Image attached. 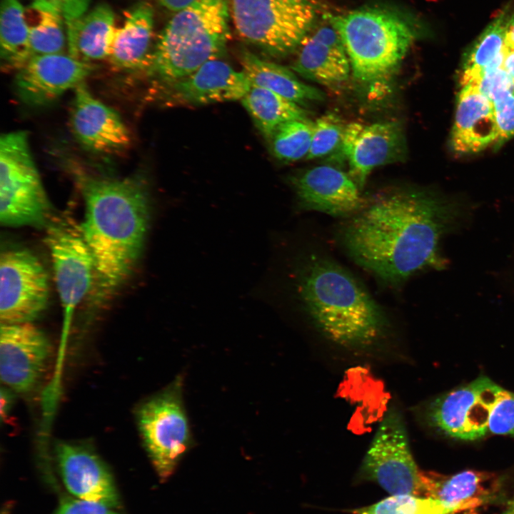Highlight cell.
Returning a JSON list of instances; mask_svg holds the SVG:
<instances>
[{
  "mask_svg": "<svg viewBox=\"0 0 514 514\" xmlns=\"http://www.w3.org/2000/svg\"><path fill=\"white\" fill-rule=\"evenodd\" d=\"M467 206L418 188L391 190L348 218L341 242L359 266L398 286L425 268H444L440 242L470 216Z\"/></svg>",
  "mask_w": 514,
  "mask_h": 514,
  "instance_id": "cell-1",
  "label": "cell"
},
{
  "mask_svg": "<svg viewBox=\"0 0 514 514\" xmlns=\"http://www.w3.org/2000/svg\"><path fill=\"white\" fill-rule=\"evenodd\" d=\"M74 175L85 203L80 226L94 258L96 295L103 298L119 288L141 258L150 223L148 190L141 177Z\"/></svg>",
  "mask_w": 514,
  "mask_h": 514,
  "instance_id": "cell-2",
  "label": "cell"
},
{
  "mask_svg": "<svg viewBox=\"0 0 514 514\" xmlns=\"http://www.w3.org/2000/svg\"><path fill=\"white\" fill-rule=\"evenodd\" d=\"M298 268V300L326 337L341 346L363 347L383 336L388 326L383 311L348 270L318 255Z\"/></svg>",
  "mask_w": 514,
  "mask_h": 514,
  "instance_id": "cell-3",
  "label": "cell"
},
{
  "mask_svg": "<svg viewBox=\"0 0 514 514\" xmlns=\"http://www.w3.org/2000/svg\"><path fill=\"white\" fill-rule=\"evenodd\" d=\"M226 0H195L175 12L162 30L146 67L167 86L218 59L229 38Z\"/></svg>",
  "mask_w": 514,
  "mask_h": 514,
  "instance_id": "cell-4",
  "label": "cell"
},
{
  "mask_svg": "<svg viewBox=\"0 0 514 514\" xmlns=\"http://www.w3.org/2000/svg\"><path fill=\"white\" fill-rule=\"evenodd\" d=\"M329 18L341 37L354 77L363 83L389 78L415 38L406 21L378 9H359Z\"/></svg>",
  "mask_w": 514,
  "mask_h": 514,
  "instance_id": "cell-5",
  "label": "cell"
},
{
  "mask_svg": "<svg viewBox=\"0 0 514 514\" xmlns=\"http://www.w3.org/2000/svg\"><path fill=\"white\" fill-rule=\"evenodd\" d=\"M51 204L24 131L0 138V222L8 227L46 228Z\"/></svg>",
  "mask_w": 514,
  "mask_h": 514,
  "instance_id": "cell-6",
  "label": "cell"
},
{
  "mask_svg": "<svg viewBox=\"0 0 514 514\" xmlns=\"http://www.w3.org/2000/svg\"><path fill=\"white\" fill-rule=\"evenodd\" d=\"M239 36L273 56L296 51L316 16L312 0H231Z\"/></svg>",
  "mask_w": 514,
  "mask_h": 514,
  "instance_id": "cell-7",
  "label": "cell"
},
{
  "mask_svg": "<svg viewBox=\"0 0 514 514\" xmlns=\"http://www.w3.org/2000/svg\"><path fill=\"white\" fill-rule=\"evenodd\" d=\"M183 376L145 400L136 412L141 438L161 478L170 476L193 445V435L183 401Z\"/></svg>",
  "mask_w": 514,
  "mask_h": 514,
  "instance_id": "cell-8",
  "label": "cell"
},
{
  "mask_svg": "<svg viewBox=\"0 0 514 514\" xmlns=\"http://www.w3.org/2000/svg\"><path fill=\"white\" fill-rule=\"evenodd\" d=\"M420 471L413 458L401 413L385 415L358 473L359 480L377 483L390 495H423Z\"/></svg>",
  "mask_w": 514,
  "mask_h": 514,
  "instance_id": "cell-9",
  "label": "cell"
},
{
  "mask_svg": "<svg viewBox=\"0 0 514 514\" xmlns=\"http://www.w3.org/2000/svg\"><path fill=\"white\" fill-rule=\"evenodd\" d=\"M45 228V241L63 308L65 333L75 309L94 284V262L80 223L72 217L52 218Z\"/></svg>",
  "mask_w": 514,
  "mask_h": 514,
  "instance_id": "cell-10",
  "label": "cell"
},
{
  "mask_svg": "<svg viewBox=\"0 0 514 514\" xmlns=\"http://www.w3.org/2000/svg\"><path fill=\"white\" fill-rule=\"evenodd\" d=\"M49 293L48 275L33 253L23 248L1 251V323H33L46 308Z\"/></svg>",
  "mask_w": 514,
  "mask_h": 514,
  "instance_id": "cell-11",
  "label": "cell"
},
{
  "mask_svg": "<svg viewBox=\"0 0 514 514\" xmlns=\"http://www.w3.org/2000/svg\"><path fill=\"white\" fill-rule=\"evenodd\" d=\"M501 387L486 377L454 389L428 406L429 422L451 437L473 440L488 432L490 407Z\"/></svg>",
  "mask_w": 514,
  "mask_h": 514,
  "instance_id": "cell-12",
  "label": "cell"
},
{
  "mask_svg": "<svg viewBox=\"0 0 514 514\" xmlns=\"http://www.w3.org/2000/svg\"><path fill=\"white\" fill-rule=\"evenodd\" d=\"M51 354L48 338L33 323H1L0 376L14 392L27 394L37 387Z\"/></svg>",
  "mask_w": 514,
  "mask_h": 514,
  "instance_id": "cell-13",
  "label": "cell"
},
{
  "mask_svg": "<svg viewBox=\"0 0 514 514\" xmlns=\"http://www.w3.org/2000/svg\"><path fill=\"white\" fill-rule=\"evenodd\" d=\"M341 147L348 162L349 175L360 188L375 168L403 160L406 153L404 131L395 121L350 123Z\"/></svg>",
  "mask_w": 514,
  "mask_h": 514,
  "instance_id": "cell-14",
  "label": "cell"
},
{
  "mask_svg": "<svg viewBox=\"0 0 514 514\" xmlns=\"http://www.w3.org/2000/svg\"><path fill=\"white\" fill-rule=\"evenodd\" d=\"M290 183L302 210L348 218L363 208L367 201L349 174L331 166L308 169L292 176Z\"/></svg>",
  "mask_w": 514,
  "mask_h": 514,
  "instance_id": "cell-15",
  "label": "cell"
},
{
  "mask_svg": "<svg viewBox=\"0 0 514 514\" xmlns=\"http://www.w3.org/2000/svg\"><path fill=\"white\" fill-rule=\"evenodd\" d=\"M94 69L93 64L64 53L34 56L17 71V92L29 104L44 105L76 89Z\"/></svg>",
  "mask_w": 514,
  "mask_h": 514,
  "instance_id": "cell-16",
  "label": "cell"
},
{
  "mask_svg": "<svg viewBox=\"0 0 514 514\" xmlns=\"http://www.w3.org/2000/svg\"><path fill=\"white\" fill-rule=\"evenodd\" d=\"M74 89L70 125L78 142L86 149L99 153H114L126 148L131 135L119 114L95 98L84 82Z\"/></svg>",
  "mask_w": 514,
  "mask_h": 514,
  "instance_id": "cell-17",
  "label": "cell"
},
{
  "mask_svg": "<svg viewBox=\"0 0 514 514\" xmlns=\"http://www.w3.org/2000/svg\"><path fill=\"white\" fill-rule=\"evenodd\" d=\"M55 457L63 483L74 496L111 508L119 505L112 475L91 448L61 441L55 446Z\"/></svg>",
  "mask_w": 514,
  "mask_h": 514,
  "instance_id": "cell-18",
  "label": "cell"
},
{
  "mask_svg": "<svg viewBox=\"0 0 514 514\" xmlns=\"http://www.w3.org/2000/svg\"><path fill=\"white\" fill-rule=\"evenodd\" d=\"M327 18L326 23L308 31L291 68L306 79L331 87L346 81L351 67L341 37Z\"/></svg>",
  "mask_w": 514,
  "mask_h": 514,
  "instance_id": "cell-19",
  "label": "cell"
},
{
  "mask_svg": "<svg viewBox=\"0 0 514 514\" xmlns=\"http://www.w3.org/2000/svg\"><path fill=\"white\" fill-rule=\"evenodd\" d=\"M241 71L218 59L211 60L192 74L164 87L176 103L201 106L241 100L251 87Z\"/></svg>",
  "mask_w": 514,
  "mask_h": 514,
  "instance_id": "cell-20",
  "label": "cell"
},
{
  "mask_svg": "<svg viewBox=\"0 0 514 514\" xmlns=\"http://www.w3.org/2000/svg\"><path fill=\"white\" fill-rule=\"evenodd\" d=\"M496 141L492 102L475 87L462 86L451 132L452 149L458 154L475 153L495 145Z\"/></svg>",
  "mask_w": 514,
  "mask_h": 514,
  "instance_id": "cell-21",
  "label": "cell"
},
{
  "mask_svg": "<svg viewBox=\"0 0 514 514\" xmlns=\"http://www.w3.org/2000/svg\"><path fill=\"white\" fill-rule=\"evenodd\" d=\"M153 11L141 2L126 11L115 27L108 59L115 69L131 71L146 69L153 49Z\"/></svg>",
  "mask_w": 514,
  "mask_h": 514,
  "instance_id": "cell-22",
  "label": "cell"
},
{
  "mask_svg": "<svg viewBox=\"0 0 514 514\" xmlns=\"http://www.w3.org/2000/svg\"><path fill=\"white\" fill-rule=\"evenodd\" d=\"M65 24L71 56L90 64L108 59L116 27L114 11L108 4H98Z\"/></svg>",
  "mask_w": 514,
  "mask_h": 514,
  "instance_id": "cell-23",
  "label": "cell"
},
{
  "mask_svg": "<svg viewBox=\"0 0 514 514\" xmlns=\"http://www.w3.org/2000/svg\"><path fill=\"white\" fill-rule=\"evenodd\" d=\"M241 64L252 86L273 91L298 104L324 99L321 90L300 81L290 69L248 51L242 52Z\"/></svg>",
  "mask_w": 514,
  "mask_h": 514,
  "instance_id": "cell-24",
  "label": "cell"
},
{
  "mask_svg": "<svg viewBox=\"0 0 514 514\" xmlns=\"http://www.w3.org/2000/svg\"><path fill=\"white\" fill-rule=\"evenodd\" d=\"M513 13L510 6L503 8L469 49L460 77L461 87L470 84L483 71L503 66L506 30Z\"/></svg>",
  "mask_w": 514,
  "mask_h": 514,
  "instance_id": "cell-25",
  "label": "cell"
},
{
  "mask_svg": "<svg viewBox=\"0 0 514 514\" xmlns=\"http://www.w3.org/2000/svg\"><path fill=\"white\" fill-rule=\"evenodd\" d=\"M423 495L435 498L455 513L485 503L488 490L487 477L473 470H465L441 478L422 473Z\"/></svg>",
  "mask_w": 514,
  "mask_h": 514,
  "instance_id": "cell-26",
  "label": "cell"
},
{
  "mask_svg": "<svg viewBox=\"0 0 514 514\" xmlns=\"http://www.w3.org/2000/svg\"><path fill=\"white\" fill-rule=\"evenodd\" d=\"M241 101L267 140L279 125L291 120L308 119V111L299 104L261 87L251 86Z\"/></svg>",
  "mask_w": 514,
  "mask_h": 514,
  "instance_id": "cell-27",
  "label": "cell"
},
{
  "mask_svg": "<svg viewBox=\"0 0 514 514\" xmlns=\"http://www.w3.org/2000/svg\"><path fill=\"white\" fill-rule=\"evenodd\" d=\"M31 57L62 54L67 46L65 19L51 4L33 1L25 8Z\"/></svg>",
  "mask_w": 514,
  "mask_h": 514,
  "instance_id": "cell-28",
  "label": "cell"
},
{
  "mask_svg": "<svg viewBox=\"0 0 514 514\" xmlns=\"http://www.w3.org/2000/svg\"><path fill=\"white\" fill-rule=\"evenodd\" d=\"M0 46L6 69L18 71L31 58L25 8L19 0H1Z\"/></svg>",
  "mask_w": 514,
  "mask_h": 514,
  "instance_id": "cell-29",
  "label": "cell"
},
{
  "mask_svg": "<svg viewBox=\"0 0 514 514\" xmlns=\"http://www.w3.org/2000/svg\"><path fill=\"white\" fill-rule=\"evenodd\" d=\"M313 127V121L309 119L291 120L279 125L268 140L274 156L285 162L306 158Z\"/></svg>",
  "mask_w": 514,
  "mask_h": 514,
  "instance_id": "cell-30",
  "label": "cell"
},
{
  "mask_svg": "<svg viewBox=\"0 0 514 514\" xmlns=\"http://www.w3.org/2000/svg\"><path fill=\"white\" fill-rule=\"evenodd\" d=\"M352 514H453L455 512L430 497L391 495L374 504L353 509Z\"/></svg>",
  "mask_w": 514,
  "mask_h": 514,
  "instance_id": "cell-31",
  "label": "cell"
},
{
  "mask_svg": "<svg viewBox=\"0 0 514 514\" xmlns=\"http://www.w3.org/2000/svg\"><path fill=\"white\" fill-rule=\"evenodd\" d=\"M347 124L338 115L324 114L313 121L311 144L307 159L325 156L341 146Z\"/></svg>",
  "mask_w": 514,
  "mask_h": 514,
  "instance_id": "cell-32",
  "label": "cell"
},
{
  "mask_svg": "<svg viewBox=\"0 0 514 514\" xmlns=\"http://www.w3.org/2000/svg\"><path fill=\"white\" fill-rule=\"evenodd\" d=\"M488 428L495 435H514V393L500 389L490 407Z\"/></svg>",
  "mask_w": 514,
  "mask_h": 514,
  "instance_id": "cell-33",
  "label": "cell"
},
{
  "mask_svg": "<svg viewBox=\"0 0 514 514\" xmlns=\"http://www.w3.org/2000/svg\"><path fill=\"white\" fill-rule=\"evenodd\" d=\"M467 86L475 87L491 102L514 91V81L503 66L483 71Z\"/></svg>",
  "mask_w": 514,
  "mask_h": 514,
  "instance_id": "cell-34",
  "label": "cell"
},
{
  "mask_svg": "<svg viewBox=\"0 0 514 514\" xmlns=\"http://www.w3.org/2000/svg\"><path fill=\"white\" fill-rule=\"evenodd\" d=\"M492 104L497 126V146L514 136V91L503 94Z\"/></svg>",
  "mask_w": 514,
  "mask_h": 514,
  "instance_id": "cell-35",
  "label": "cell"
},
{
  "mask_svg": "<svg viewBox=\"0 0 514 514\" xmlns=\"http://www.w3.org/2000/svg\"><path fill=\"white\" fill-rule=\"evenodd\" d=\"M52 514H118L114 508L79 498H65Z\"/></svg>",
  "mask_w": 514,
  "mask_h": 514,
  "instance_id": "cell-36",
  "label": "cell"
},
{
  "mask_svg": "<svg viewBox=\"0 0 514 514\" xmlns=\"http://www.w3.org/2000/svg\"><path fill=\"white\" fill-rule=\"evenodd\" d=\"M44 2L58 9L63 14L65 23L83 16L87 11L90 0H33Z\"/></svg>",
  "mask_w": 514,
  "mask_h": 514,
  "instance_id": "cell-37",
  "label": "cell"
},
{
  "mask_svg": "<svg viewBox=\"0 0 514 514\" xmlns=\"http://www.w3.org/2000/svg\"><path fill=\"white\" fill-rule=\"evenodd\" d=\"M195 0H159L161 6L171 11H178Z\"/></svg>",
  "mask_w": 514,
  "mask_h": 514,
  "instance_id": "cell-38",
  "label": "cell"
},
{
  "mask_svg": "<svg viewBox=\"0 0 514 514\" xmlns=\"http://www.w3.org/2000/svg\"><path fill=\"white\" fill-rule=\"evenodd\" d=\"M503 68L514 81V49H506Z\"/></svg>",
  "mask_w": 514,
  "mask_h": 514,
  "instance_id": "cell-39",
  "label": "cell"
},
{
  "mask_svg": "<svg viewBox=\"0 0 514 514\" xmlns=\"http://www.w3.org/2000/svg\"><path fill=\"white\" fill-rule=\"evenodd\" d=\"M505 43L507 49H514V13L507 27Z\"/></svg>",
  "mask_w": 514,
  "mask_h": 514,
  "instance_id": "cell-40",
  "label": "cell"
},
{
  "mask_svg": "<svg viewBox=\"0 0 514 514\" xmlns=\"http://www.w3.org/2000/svg\"><path fill=\"white\" fill-rule=\"evenodd\" d=\"M500 514H514V495Z\"/></svg>",
  "mask_w": 514,
  "mask_h": 514,
  "instance_id": "cell-41",
  "label": "cell"
}]
</instances>
